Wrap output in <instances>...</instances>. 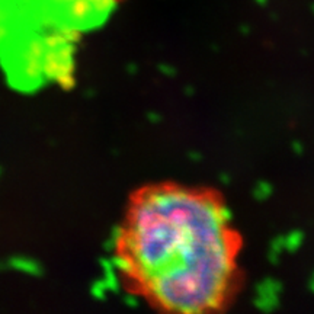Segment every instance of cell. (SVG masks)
Wrapping results in <instances>:
<instances>
[{
    "instance_id": "7a4b0ae2",
    "label": "cell",
    "mask_w": 314,
    "mask_h": 314,
    "mask_svg": "<svg viewBox=\"0 0 314 314\" xmlns=\"http://www.w3.org/2000/svg\"><path fill=\"white\" fill-rule=\"evenodd\" d=\"M80 0H0V39L19 28L48 27L70 31L76 27Z\"/></svg>"
},
{
    "instance_id": "6da1fadb",
    "label": "cell",
    "mask_w": 314,
    "mask_h": 314,
    "mask_svg": "<svg viewBox=\"0 0 314 314\" xmlns=\"http://www.w3.org/2000/svg\"><path fill=\"white\" fill-rule=\"evenodd\" d=\"M243 246L220 190L158 181L131 192L114 263L126 292L155 310L220 313L242 289Z\"/></svg>"
}]
</instances>
